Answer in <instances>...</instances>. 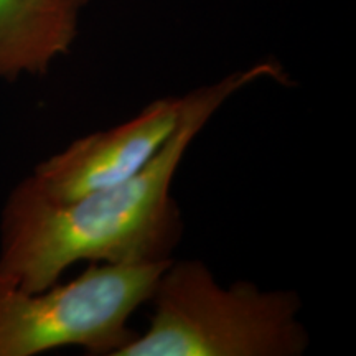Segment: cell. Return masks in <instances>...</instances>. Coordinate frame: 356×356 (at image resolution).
Here are the masks:
<instances>
[{"mask_svg":"<svg viewBox=\"0 0 356 356\" xmlns=\"http://www.w3.org/2000/svg\"><path fill=\"white\" fill-rule=\"evenodd\" d=\"M280 76L282 70L266 61L186 95L173 136L144 170L121 185L53 202L22 180L0 218V280L37 292L81 261L170 259L184 231L172 184L191 142L234 92Z\"/></svg>","mask_w":356,"mask_h":356,"instance_id":"obj_1","label":"cell"},{"mask_svg":"<svg viewBox=\"0 0 356 356\" xmlns=\"http://www.w3.org/2000/svg\"><path fill=\"white\" fill-rule=\"evenodd\" d=\"M150 302L147 332L118 356H300L310 345L296 292L221 287L197 259L168 262Z\"/></svg>","mask_w":356,"mask_h":356,"instance_id":"obj_2","label":"cell"},{"mask_svg":"<svg viewBox=\"0 0 356 356\" xmlns=\"http://www.w3.org/2000/svg\"><path fill=\"white\" fill-rule=\"evenodd\" d=\"M170 261L91 262L76 279L37 292L0 280V356L65 346L118 356L137 337L129 320L152 299Z\"/></svg>","mask_w":356,"mask_h":356,"instance_id":"obj_3","label":"cell"},{"mask_svg":"<svg viewBox=\"0 0 356 356\" xmlns=\"http://www.w3.org/2000/svg\"><path fill=\"white\" fill-rule=\"evenodd\" d=\"M185 96L160 97L127 122L71 142L25 180L53 202H70L131 180L149 165L177 131Z\"/></svg>","mask_w":356,"mask_h":356,"instance_id":"obj_4","label":"cell"},{"mask_svg":"<svg viewBox=\"0 0 356 356\" xmlns=\"http://www.w3.org/2000/svg\"><path fill=\"white\" fill-rule=\"evenodd\" d=\"M89 0H0V79L47 74L78 35Z\"/></svg>","mask_w":356,"mask_h":356,"instance_id":"obj_5","label":"cell"}]
</instances>
